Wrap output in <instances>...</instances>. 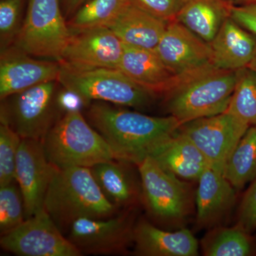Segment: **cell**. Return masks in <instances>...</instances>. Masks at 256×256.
<instances>
[{
	"label": "cell",
	"instance_id": "1",
	"mask_svg": "<svg viewBox=\"0 0 256 256\" xmlns=\"http://www.w3.org/2000/svg\"><path fill=\"white\" fill-rule=\"evenodd\" d=\"M86 119L106 140L116 159L138 165L178 132L181 124L173 116L154 117L94 101Z\"/></svg>",
	"mask_w": 256,
	"mask_h": 256
},
{
	"label": "cell",
	"instance_id": "2",
	"mask_svg": "<svg viewBox=\"0 0 256 256\" xmlns=\"http://www.w3.org/2000/svg\"><path fill=\"white\" fill-rule=\"evenodd\" d=\"M44 208L62 233L79 218H108L119 210L101 191L90 168L84 166H54Z\"/></svg>",
	"mask_w": 256,
	"mask_h": 256
},
{
	"label": "cell",
	"instance_id": "3",
	"mask_svg": "<svg viewBox=\"0 0 256 256\" xmlns=\"http://www.w3.org/2000/svg\"><path fill=\"white\" fill-rule=\"evenodd\" d=\"M42 143L48 161L57 168H90L117 160L106 140L80 112L60 116Z\"/></svg>",
	"mask_w": 256,
	"mask_h": 256
},
{
	"label": "cell",
	"instance_id": "4",
	"mask_svg": "<svg viewBox=\"0 0 256 256\" xmlns=\"http://www.w3.org/2000/svg\"><path fill=\"white\" fill-rule=\"evenodd\" d=\"M236 80L237 70L212 69L165 96V107L181 124L223 114L228 109Z\"/></svg>",
	"mask_w": 256,
	"mask_h": 256
},
{
	"label": "cell",
	"instance_id": "5",
	"mask_svg": "<svg viewBox=\"0 0 256 256\" xmlns=\"http://www.w3.org/2000/svg\"><path fill=\"white\" fill-rule=\"evenodd\" d=\"M60 64L58 82L90 101L142 109L156 96L131 80L118 68H76Z\"/></svg>",
	"mask_w": 256,
	"mask_h": 256
},
{
	"label": "cell",
	"instance_id": "6",
	"mask_svg": "<svg viewBox=\"0 0 256 256\" xmlns=\"http://www.w3.org/2000/svg\"><path fill=\"white\" fill-rule=\"evenodd\" d=\"M142 190V203L156 222L178 226L194 208L193 194L188 181L163 169L150 156L137 165Z\"/></svg>",
	"mask_w": 256,
	"mask_h": 256
},
{
	"label": "cell",
	"instance_id": "7",
	"mask_svg": "<svg viewBox=\"0 0 256 256\" xmlns=\"http://www.w3.org/2000/svg\"><path fill=\"white\" fill-rule=\"evenodd\" d=\"M70 35L60 0H28L22 26L13 46L32 56L60 62Z\"/></svg>",
	"mask_w": 256,
	"mask_h": 256
},
{
	"label": "cell",
	"instance_id": "8",
	"mask_svg": "<svg viewBox=\"0 0 256 256\" xmlns=\"http://www.w3.org/2000/svg\"><path fill=\"white\" fill-rule=\"evenodd\" d=\"M58 80L43 82L1 100V124L12 128L22 139L43 141L60 118L56 104Z\"/></svg>",
	"mask_w": 256,
	"mask_h": 256
},
{
	"label": "cell",
	"instance_id": "9",
	"mask_svg": "<svg viewBox=\"0 0 256 256\" xmlns=\"http://www.w3.org/2000/svg\"><path fill=\"white\" fill-rule=\"evenodd\" d=\"M3 249L20 256H80L45 208L26 218L11 232L2 235Z\"/></svg>",
	"mask_w": 256,
	"mask_h": 256
},
{
	"label": "cell",
	"instance_id": "10",
	"mask_svg": "<svg viewBox=\"0 0 256 256\" xmlns=\"http://www.w3.org/2000/svg\"><path fill=\"white\" fill-rule=\"evenodd\" d=\"M248 128L224 112L181 124L178 130L202 152L210 168L223 172L228 156Z\"/></svg>",
	"mask_w": 256,
	"mask_h": 256
},
{
	"label": "cell",
	"instance_id": "11",
	"mask_svg": "<svg viewBox=\"0 0 256 256\" xmlns=\"http://www.w3.org/2000/svg\"><path fill=\"white\" fill-rule=\"evenodd\" d=\"M154 50L170 70L184 82L217 68L212 62L210 44L176 20L168 23Z\"/></svg>",
	"mask_w": 256,
	"mask_h": 256
},
{
	"label": "cell",
	"instance_id": "12",
	"mask_svg": "<svg viewBox=\"0 0 256 256\" xmlns=\"http://www.w3.org/2000/svg\"><path fill=\"white\" fill-rule=\"evenodd\" d=\"M134 227L128 215L116 214L108 218L82 217L72 224L67 238L82 255L124 254L133 242Z\"/></svg>",
	"mask_w": 256,
	"mask_h": 256
},
{
	"label": "cell",
	"instance_id": "13",
	"mask_svg": "<svg viewBox=\"0 0 256 256\" xmlns=\"http://www.w3.org/2000/svg\"><path fill=\"white\" fill-rule=\"evenodd\" d=\"M70 30L60 63L76 68H118L124 45L110 28Z\"/></svg>",
	"mask_w": 256,
	"mask_h": 256
},
{
	"label": "cell",
	"instance_id": "14",
	"mask_svg": "<svg viewBox=\"0 0 256 256\" xmlns=\"http://www.w3.org/2000/svg\"><path fill=\"white\" fill-rule=\"evenodd\" d=\"M54 169V166L48 161L42 141L22 139L15 180L23 196L26 218L44 208Z\"/></svg>",
	"mask_w": 256,
	"mask_h": 256
},
{
	"label": "cell",
	"instance_id": "15",
	"mask_svg": "<svg viewBox=\"0 0 256 256\" xmlns=\"http://www.w3.org/2000/svg\"><path fill=\"white\" fill-rule=\"evenodd\" d=\"M0 54V99L30 88L58 80L60 64L28 55L14 46Z\"/></svg>",
	"mask_w": 256,
	"mask_h": 256
},
{
	"label": "cell",
	"instance_id": "16",
	"mask_svg": "<svg viewBox=\"0 0 256 256\" xmlns=\"http://www.w3.org/2000/svg\"><path fill=\"white\" fill-rule=\"evenodd\" d=\"M118 69L156 97H165L184 82L154 50L124 45Z\"/></svg>",
	"mask_w": 256,
	"mask_h": 256
},
{
	"label": "cell",
	"instance_id": "17",
	"mask_svg": "<svg viewBox=\"0 0 256 256\" xmlns=\"http://www.w3.org/2000/svg\"><path fill=\"white\" fill-rule=\"evenodd\" d=\"M197 182V226L210 229L220 226L235 206L236 188L223 172L212 168L205 170Z\"/></svg>",
	"mask_w": 256,
	"mask_h": 256
},
{
	"label": "cell",
	"instance_id": "18",
	"mask_svg": "<svg viewBox=\"0 0 256 256\" xmlns=\"http://www.w3.org/2000/svg\"><path fill=\"white\" fill-rule=\"evenodd\" d=\"M134 254L140 256H196L198 242L188 228L168 232L143 220L134 225Z\"/></svg>",
	"mask_w": 256,
	"mask_h": 256
},
{
	"label": "cell",
	"instance_id": "19",
	"mask_svg": "<svg viewBox=\"0 0 256 256\" xmlns=\"http://www.w3.org/2000/svg\"><path fill=\"white\" fill-rule=\"evenodd\" d=\"M217 68L238 70L252 63L256 55V36L230 16L210 44Z\"/></svg>",
	"mask_w": 256,
	"mask_h": 256
},
{
	"label": "cell",
	"instance_id": "20",
	"mask_svg": "<svg viewBox=\"0 0 256 256\" xmlns=\"http://www.w3.org/2000/svg\"><path fill=\"white\" fill-rule=\"evenodd\" d=\"M163 169L185 181H198L210 168L202 152L178 130L150 156Z\"/></svg>",
	"mask_w": 256,
	"mask_h": 256
},
{
	"label": "cell",
	"instance_id": "21",
	"mask_svg": "<svg viewBox=\"0 0 256 256\" xmlns=\"http://www.w3.org/2000/svg\"><path fill=\"white\" fill-rule=\"evenodd\" d=\"M168 22L130 3L107 28L124 45L154 50L164 34Z\"/></svg>",
	"mask_w": 256,
	"mask_h": 256
},
{
	"label": "cell",
	"instance_id": "22",
	"mask_svg": "<svg viewBox=\"0 0 256 256\" xmlns=\"http://www.w3.org/2000/svg\"><path fill=\"white\" fill-rule=\"evenodd\" d=\"M131 163L110 160L90 168L99 188L110 203L118 208H132L142 202L140 181L130 169Z\"/></svg>",
	"mask_w": 256,
	"mask_h": 256
},
{
	"label": "cell",
	"instance_id": "23",
	"mask_svg": "<svg viewBox=\"0 0 256 256\" xmlns=\"http://www.w3.org/2000/svg\"><path fill=\"white\" fill-rule=\"evenodd\" d=\"M234 6L232 0H186L176 20L210 44L232 16Z\"/></svg>",
	"mask_w": 256,
	"mask_h": 256
},
{
	"label": "cell",
	"instance_id": "24",
	"mask_svg": "<svg viewBox=\"0 0 256 256\" xmlns=\"http://www.w3.org/2000/svg\"><path fill=\"white\" fill-rule=\"evenodd\" d=\"M201 245L206 256H256V237L236 225L210 229Z\"/></svg>",
	"mask_w": 256,
	"mask_h": 256
},
{
	"label": "cell",
	"instance_id": "25",
	"mask_svg": "<svg viewBox=\"0 0 256 256\" xmlns=\"http://www.w3.org/2000/svg\"><path fill=\"white\" fill-rule=\"evenodd\" d=\"M223 173L237 190L256 180V126L248 128L228 156Z\"/></svg>",
	"mask_w": 256,
	"mask_h": 256
},
{
	"label": "cell",
	"instance_id": "26",
	"mask_svg": "<svg viewBox=\"0 0 256 256\" xmlns=\"http://www.w3.org/2000/svg\"><path fill=\"white\" fill-rule=\"evenodd\" d=\"M226 112L244 124L256 126V72L249 67L237 70V80Z\"/></svg>",
	"mask_w": 256,
	"mask_h": 256
},
{
	"label": "cell",
	"instance_id": "27",
	"mask_svg": "<svg viewBox=\"0 0 256 256\" xmlns=\"http://www.w3.org/2000/svg\"><path fill=\"white\" fill-rule=\"evenodd\" d=\"M130 3V0H90L68 20L69 28L107 26Z\"/></svg>",
	"mask_w": 256,
	"mask_h": 256
},
{
	"label": "cell",
	"instance_id": "28",
	"mask_svg": "<svg viewBox=\"0 0 256 256\" xmlns=\"http://www.w3.org/2000/svg\"><path fill=\"white\" fill-rule=\"evenodd\" d=\"M26 220L24 202L16 182L0 186V232H11Z\"/></svg>",
	"mask_w": 256,
	"mask_h": 256
},
{
	"label": "cell",
	"instance_id": "29",
	"mask_svg": "<svg viewBox=\"0 0 256 256\" xmlns=\"http://www.w3.org/2000/svg\"><path fill=\"white\" fill-rule=\"evenodd\" d=\"M26 0L0 2V52L13 46L24 20Z\"/></svg>",
	"mask_w": 256,
	"mask_h": 256
},
{
	"label": "cell",
	"instance_id": "30",
	"mask_svg": "<svg viewBox=\"0 0 256 256\" xmlns=\"http://www.w3.org/2000/svg\"><path fill=\"white\" fill-rule=\"evenodd\" d=\"M22 138L6 124L0 126V186L16 182V158Z\"/></svg>",
	"mask_w": 256,
	"mask_h": 256
},
{
	"label": "cell",
	"instance_id": "31",
	"mask_svg": "<svg viewBox=\"0 0 256 256\" xmlns=\"http://www.w3.org/2000/svg\"><path fill=\"white\" fill-rule=\"evenodd\" d=\"M186 0H130L131 4L166 22L174 21Z\"/></svg>",
	"mask_w": 256,
	"mask_h": 256
},
{
	"label": "cell",
	"instance_id": "32",
	"mask_svg": "<svg viewBox=\"0 0 256 256\" xmlns=\"http://www.w3.org/2000/svg\"><path fill=\"white\" fill-rule=\"evenodd\" d=\"M235 225L254 234L256 230V178L244 193L237 212Z\"/></svg>",
	"mask_w": 256,
	"mask_h": 256
},
{
	"label": "cell",
	"instance_id": "33",
	"mask_svg": "<svg viewBox=\"0 0 256 256\" xmlns=\"http://www.w3.org/2000/svg\"><path fill=\"white\" fill-rule=\"evenodd\" d=\"M92 102L78 92L60 84L56 94V104L60 116L69 112H82L88 108Z\"/></svg>",
	"mask_w": 256,
	"mask_h": 256
},
{
	"label": "cell",
	"instance_id": "34",
	"mask_svg": "<svg viewBox=\"0 0 256 256\" xmlns=\"http://www.w3.org/2000/svg\"><path fill=\"white\" fill-rule=\"evenodd\" d=\"M232 18L256 36V2L234 6Z\"/></svg>",
	"mask_w": 256,
	"mask_h": 256
},
{
	"label": "cell",
	"instance_id": "35",
	"mask_svg": "<svg viewBox=\"0 0 256 256\" xmlns=\"http://www.w3.org/2000/svg\"><path fill=\"white\" fill-rule=\"evenodd\" d=\"M88 1L90 0H60V6L67 21Z\"/></svg>",
	"mask_w": 256,
	"mask_h": 256
},
{
	"label": "cell",
	"instance_id": "36",
	"mask_svg": "<svg viewBox=\"0 0 256 256\" xmlns=\"http://www.w3.org/2000/svg\"><path fill=\"white\" fill-rule=\"evenodd\" d=\"M233 2L240 3L242 4H249V3L256 2V0H232Z\"/></svg>",
	"mask_w": 256,
	"mask_h": 256
},
{
	"label": "cell",
	"instance_id": "37",
	"mask_svg": "<svg viewBox=\"0 0 256 256\" xmlns=\"http://www.w3.org/2000/svg\"><path fill=\"white\" fill-rule=\"evenodd\" d=\"M248 67H249V68H252V70L256 72V56L254 57V60H252V63L249 64V66Z\"/></svg>",
	"mask_w": 256,
	"mask_h": 256
}]
</instances>
